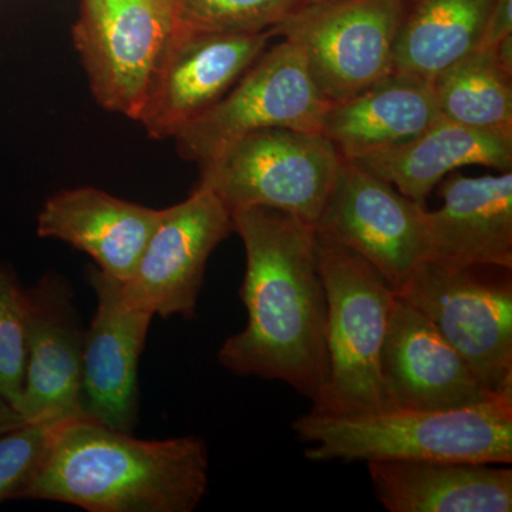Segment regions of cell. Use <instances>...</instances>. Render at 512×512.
<instances>
[{
  "label": "cell",
  "mask_w": 512,
  "mask_h": 512,
  "mask_svg": "<svg viewBox=\"0 0 512 512\" xmlns=\"http://www.w3.org/2000/svg\"><path fill=\"white\" fill-rule=\"evenodd\" d=\"M396 295L423 313L495 394H512L511 269L424 261Z\"/></svg>",
  "instance_id": "6"
},
{
  "label": "cell",
  "mask_w": 512,
  "mask_h": 512,
  "mask_svg": "<svg viewBox=\"0 0 512 512\" xmlns=\"http://www.w3.org/2000/svg\"><path fill=\"white\" fill-rule=\"evenodd\" d=\"M352 161L426 207L431 191L458 168L483 165L498 173L512 171V136L440 117L412 140Z\"/></svg>",
  "instance_id": "20"
},
{
  "label": "cell",
  "mask_w": 512,
  "mask_h": 512,
  "mask_svg": "<svg viewBox=\"0 0 512 512\" xmlns=\"http://www.w3.org/2000/svg\"><path fill=\"white\" fill-rule=\"evenodd\" d=\"M28 363L20 414L28 423L84 417L82 350L84 332L73 291L49 272L26 289Z\"/></svg>",
  "instance_id": "15"
},
{
  "label": "cell",
  "mask_w": 512,
  "mask_h": 512,
  "mask_svg": "<svg viewBox=\"0 0 512 512\" xmlns=\"http://www.w3.org/2000/svg\"><path fill=\"white\" fill-rule=\"evenodd\" d=\"M320 2V0H305V3Z\"/></svg>",
  "instance_id": "28"
},
{
  "label": "cell",
  "mask_w": 512,
  "mask_h": 512,
  "mask_svg": "<svg viewBox=\"0 0 512 512\" xmlns=\"http://www.w3.org/2000/svg\"><path fill=\"white\" fill-rule=\"evenodd\" d=\"M97 309L83 335L84 417L131 433L138 412V363L154 316L124 298L121 282L89 269Z\"/></svg>",
  "instance_id": "14"
},
{
  "label": "cell",
  "mask_w": 512,
  "mask_h": 512,
  "mask_svg": "<svg viewBox=\"0 0 512 512\" xmlns=\"http://www.w3.org/2000/svg\"><path fill=\"white\" fill-rule=\"evenodd\" d=\"M426 210L392 184L343 158L316 228L363 256L396 292L427 261Z\"/></svg>",
  "instance_id": "11"
},
{
  "label": "cell",
  "mask_w": 512,
  "mask_h": 512,
  "mask_svg": "<svg viewBox=\"0 0 512 512\" xmlns=\"http://www.w3.org/2000/svg\"><path fill=\"white\" fill-rule=\"evenodd\" d=\"M440 117L512 136V73L488 50H476L431 80Z\"/></svg>",
  "instance_id": "22"
},
{
  "label": "cell",
  "mask_w": 512,
  "mask_h": 512,
  "mask_svg": "<svg viewBox=\"0 0 512 512\" xmlns=\"http://www.w3.org/2000/svg\"><path fill=\"white\" fill-rule=\"evenodd\" d=\"M174 32V0H82L73 42L97 103L137 121Z\"/></svg>",
  "instance_id": "9"
},
{
  "label": "cell",
  "mask_w": 512,
  "mask_h": 512,
  "mask_svg": "<svg viewBox=\"0 0 512 512\" xmlns=\"http://www.w3.org/2000/svg\"><path fill=\"white\" fill-rule=\"evenodd\" d=\"M72 420V419H69ZM69 420L26 423L0 433V503L22 498L55 441L57 433Z\"/></svg>",
  "instance_id": "25"
},
{
  "label": "cell",
  "mask_w": 512,
  "mask_h": 512,
  "mask_svg": "<svg viewBox=\"0 0 512 512\" xmlns=\"http://www.w3.org/2000/svg\"><path fill=\"white\" fill-rule=\"evenodd\" d=\"M494 0H402L394 72L431 82L476 52Z\"/></svg>",
  "instance_id": "21"
},
{
  "label": "cell",
  "mask_w": 512,
  "mask_h": 512,
  "mask_svg": "<svg viewBox=\"0 0 512 512\" xmlns=\"http://www.w3.org/2000/svg\"><path fill=\"white\" fill-rule=\"evenodd\" d=\"M440 185L443 207L424 212L427 261L512 269V171Z\"/></svg>",
  "instance_id": "16"
},
{
  "label": "cell",
  "mask_w": 512,
  "mask_h": 512,
  "mask_svg": "<svg viewBox=\"0 0 512 512\" xmlns=\"http://www.w3.org/2000/svg\"><path fill=\"white\" fill-rule=\"evenodd\" d=\"M231 215L247 255L241 298L248 322L225 340L218 360L235 375L284 382L318 409L330 365L316 228L272 208H239Z\"/></svg>",
  "instance_id": "1"
},
{
  "label": "cell",
  "mask_w": 512,
  "mask_h": 512,
  "mask_svg": "<svg viewBox=\"0 0 512 512\" xmlns=\"http://www.w3.org/2000/svg\"><path fill=\"white\" fill-rule=\"evenodd\" d=\"M343 157L322 133L288 127L252 131L200 165L197 185L229 211L272 208L318 227Z\"/></svg>",
  "instance_id": "5"
},
{
  "label": "cell",
  "mask_w": 512,
  "mask_h": 512,
  "mask_svg": "<svg viewBox=\"0 0 512 512\" xmlns=\"http://www.w3.org/2000/svg\"><path fill=\"white\" fill-rule=\"evenodd\" d=\"M305 0H174L175 30L261 33L288 18Z\"/></svg>",
  "instance_id": "23"
},
{
  "label": "cell",
  "mask_w": 512,
  "mask_h": 512,
  "mask_svg": "<svg viewBox=\"0 0 512 512\" xmlns=\"http://www.w3.org/2000/svg\"><path fill=\"white\" fill-rule=\"evenodd\" d=\"M28 363V298L15 272L0 264V394L20 413Z\"/></svg>",
  "instance_id": "24"
},
{
  "label": "cell",
  "mask_w": 512,
  "mask_h": 512,
  "mask_svg": "<svg viewBox=\"0 0 512 512\" xmlns=\"http://www.w3.org/2000/svg\"><path fill=\"white\" fill-rule=\"evenodd\" d=\"M402 0L305 3L269 29L302 50L313 83L329 104L394 72Z\"/></svg>",
  "instance_id": "7"
},
{
  "label": "cell",
  "mask_w": 512,
  "mask_h": 512,
  "mask_svg": "<svg viewBox=\"0 0 512 512\" xmlns=\"http://www.w3.org/2000/svg\"><path fill=\"white\" fill-rule=\"evenodd\" d=\"M379 503L390 512H511L512 470L457 461L367 463Z\"/></svg>",
  "instance_id": "18"
},
{
  "label": "cell",
  "mask_w": 512,
  "mask_h": 512,
  "mask_svg": "<svg viewBox=\"0 0 512 512\" xmlns=\"http://www.w3.org/2000/svg\"><path fill=\"white\" fill-rule=\"evenodd\" d=\"M512 37V0H494L478 50H493Z\"/></svg>",
  "instance_id": "26"
},
{
  "label": "cell",
  "mask_w": 512,
  "mask_h": 512,
  "mask_svg": "<svg viewBox=\"0 0 512 512\" xmlns=\"http://www.w3.org/2000/svg\"><path fill=\"white\" fill-rule=\"evenodd\" d=\"M231 232L227 205L197 185L187 200L163 210L136 271L121 284L124 298L153 316L194 318L208 259Z\"/></svg>",
  "instance_id": "10"
},
{
  "label": "cell",
  "mask_w": 512,
  "mask_h": 512,
  "mask_svg": "<svg viewBox=\"0 0 512 512\" xmlns=\"http://www.w3.org/2000/svg\"><path fill=\"white\" fill-rule=\"evenodd\" d=\"M439 119L431 83L393 72L355 96L329 104L320 133L340 156L356 160L400 146Z\"/></svg>",
  "instance_id": "19"
},
{
  "label": "cell",
  "mask_w": 512,
  "mask_h": 512,
  "mask_svg": "<svg viewBox=\"0 0 512 512\" xmlns=\"http://www.w3.org/2000/svg\"><path fill=\"white\" fill-rule=\"evenodd\" d=\"M28 421L0 394V433L25 426Z\"/></svg>",
  "instance_id": "27"
},
{
  "label": "cell",
  "mask_w": 512,
  "mask_h": 512,
  "mask_svg": "<svg viewBox=\"0 0 512 512\" xmlns=\"http://www.w3.org/2000/svg\"><path fill=\"white\" fill-rule=\"evenodd\" d=\"M319 271L328 301V392L318 409L326 416L389 410L380 376L387 326L396 292L363 256L316 228Z\"/></svg>",
  "instance_id": "4"
},
{
  "label": "cell",
  "mask_w": 512,
  "mask_h": 512,
  "mask_svg": "<svg viewBox=\"0 0 512 512\" xmlns=\"http://www.w3.org/2000/svg\"><path fill=\"white\" fill-rule=\"evenodd\" d=\"M380 376L390 409H467L503 397L488 390L433 323L397 295Z\"/></svg>",
  "instance_id": "13"
},
{
  "label": "cell",
  "mask_w": 512,
  "mask_h": 512,
  "mask_svg": "<svg viewBox=\"0 0 512 512\" xmlns=\"http://www.w3.org/2000/svg\"><path fill=\"white\" fill-rule=\"evenodd\" d=\"M200 437L138 440L87 417L66 421L22 498L92 512H191L208 490Z\"/></svg>",
  "instance_id": "2"
},
{
  "label": "cell",
  "mask_w": 512,
  "mask_h": 512,
  "mask_svg": "<svg viewBox=\"0 0 512 512\" xmlns=\"http://www.w3.org/2000/svg\"><path fill=\"white\" fill-rule=\"evenodd\" d=\"M272 37L269 30L239 35L175 30L138 123L154 140L174 138L234 87Z\"/></svg>",
  "instance_id": "12"
},
{
  "label": "cell",
  "mask_w": 512,
  "mask_h": 512,
  "mask_svg": "<svg viewBox=\"0 0 512 512\" xmlns=\"http://www.w3.org/2000/svg\"><path fill=\"white\" fill-rule=\"evenodd\" d=\"M163 210L120 200L92 187L52 195L37 217V235L59 239L96 261L124 284L136 271Z\"/></svg>",
  "instance_id": "17"
},
{
  "label": "cell",
  "mask_w": 512,
  "mask_h": 512,
  "mask_svg": "<svg viewBox=\"0 0 512 512\" xmlns=\"http://www.w3.org/2000/svg\"><path fill=\"white\" fill-rule=\"evenodd\" d=\"M328 106L313 83L302 50L282 39L174 140L184 160L201 165L252 131L288 127L320 133Z\"/></svg>",
  "instance_id": "8"
},
{
  "label": "cell",
  "mask_w": 512,
  "mask_h": 512,
  "mask_svg": "<svg viewBox=\"0 0 512 512\" xmlns=\"http://www.w3.org/2000/svg\"><path fill=\"white\" fill-rule=\"evenodd\" d=\"M305 457L329 461L512 463V394L457 410L389 409L357 416L309 412L293 421Z\"/></svg>",
  "instance_id": "3"
}]
</instances>
